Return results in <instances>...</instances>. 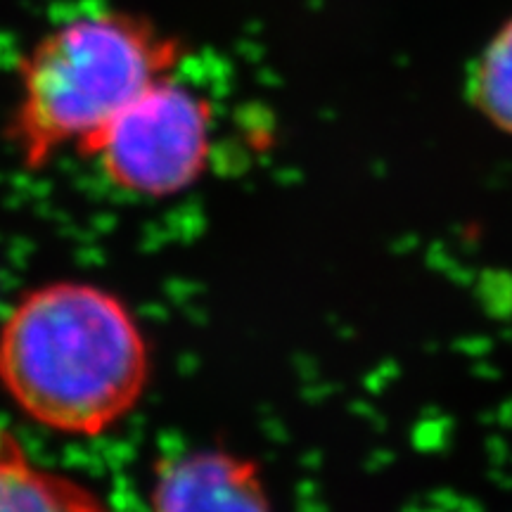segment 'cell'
Wrapping results in <instances>:
<instances>
[{"instance_id": "6da1fadb", "label": "cell", "mask_w": 512, "mask_h": 512, "mask_svg": "<svg viewBox=\"0 0 512 512\" xmlns=\"http://www.w3.org/2000/svg\"><path fill=\"white\" fill-rule=\"evenodd\" d=\"M150 384L143 328L117 294L81 280L34 287L0 328V387L31 422L93 439L136 411Z\"/></svg>"}, {"instance_id": "7a4b0ae2", "label": "cell", "mask_w": 512, "mask_h": 512, "mask_svg": "<svg viewBox=\"0 0 512 512\" xmlns=\"http://www.w3.org/2000/svg\"><path fill=\"white\" fill-rule=\"evenodd\" d=\"M188 46L143 12L93 8L43 31L17 57L5 140L27 171L76 155L150 83L178 72Z\"/></svg>"}, {"instance_id": "3957f363", "label": "cell", "mask_w": 512, "mask_h": 512, "mask_svg": "<svg viewBox=\"0 0 512 512\" xmlns=\"http://www.w3.org/2000/svg\"><path fill=\"white\" fill-rule=\"evenodd\" d=\"M178 72L150 83L79 152L121 195L171 200L207 176L219 112Z\"/></svg>"}, {"instance_id": "277c9868", "label": "cell", "mask_w": 512, "mask_h": 512, "mask_svg": "<svg viewBox=\"0 0 512 512\" xmlns=\"http://www.w3.org/2000/svg\"><path fill=\"white\" fill-rule=\"evenodd\" d=\"M150 512H273L264 475L228 448H192L155 465Z\"/></svg>"}, {"instance_id": "5b68a950", "label": "cell", "mask_w": 512, "mask_h": 512, "mask_svg": "<svg viewBox=\"0 0 512 512\" xmlns=\"http://www.w3.org/2000/svg\"><path fill=\"white\" fill-rule=\"evenodd\" d=\"M0 512H112L91 486L34 463L17 434L0 427Z\"/></svg>"}, {"instance_id": "8992f818", "label": "cell", "mask_w": 512, "mask_h": 512, "mask_svg": "<svg viewBox=\"0 0 512 512\" xmlns=\"http://www.w3.org/2000/svg\"><path fill=\"white\" fill-rule=\"evenodd\" d=\"M467 95L491 126L512 136V19L491 36L479 53Z\"/></svg>"}]
</instances>
